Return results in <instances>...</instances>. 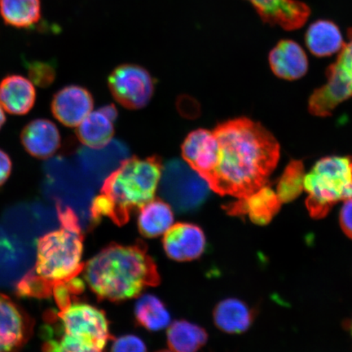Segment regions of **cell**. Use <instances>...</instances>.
Listing matches in <instances>:
<instances>
[{
  "instance_id": "6da1fadb",
  "label": "cell",
  "mask_w": 352,
  "mask_h": 352,
  "mask_svg": "<svg viewBox=\"0 0 352 352\" xmlns=\"http://www.w3.org/2000/svg\"><path fill=\"white\" fill-rule=\"evenodd\" d=\"M182 155L213 191L244 198L266 186L278 164L280 144L265 127L240 118L212 131L191 132Z\"/></svg>"
},
{
  "instance_id": "7a4b0ae2",
  "label": "cell",
  "mask_w": 352,
  "mask_h": 352,
  "mask_svg": "<svg viewBox=\"0 0 352 352\" xmlns=\"http://www.w3.org/2000/svg\"><path fill=\"white\" fill-rule=\"evenodd\" d=\"M83 270L87 283L96 296L112 302L135 298L160 283L156 264L142 243L110 245Z\"/></svg>"
},
{
  "instance_id": "3957f363",
  "label": "cell",
  "mask_w": 352,
  "mask_h": 352,
  "mask_svg": "<svg viewBox=\"0 0 352 352\" xmlns=\"http://www.w3.org/2000/svg\"><path fill=\"white\" fill-rule=\"evenodd\" d=\"M160 158L145 160L131 157L123 161L105 179L100 193L109 198L113 205L111 219L118 226L129 221L132 211L142 209L154 199L162 173Z\"/></svg>"
},
{
  "instance_id": "277c9868",
  "label": "cell",
  "mask_w": 352,
  "mask_h": 352,
  "mask_svg": "<svg viewBox=\"0 0 352 352\" xmlns=\"http://www.w3.org/2000/svg\"><path fill=\"white\" fill-rule=\"evenodd\" d=\"M81 227L61 226L37 241L36 263L32 274L50 294L56 286L76 278L85 263L81 262Z\"/></svg>"
},
{
  "instance_id": "5b68a950",
  "label": "cell",
  "mask_w": 352,
  "mask_h": 352,
  "mask_svg": "<svg viewBox=\"0 0 352 352\" xmlns=\"http://www.w3.org/2000/svg\"><path fill=\"white\" fill-rule=\"evenodd\" d=\"M57 338H48L44 352H103L110 338L102 311L81 302L60 309Z\"/></svg>"
},
{
  "instance_id": "8992f818",
  "label": "cell",
  "mask_w": 352,
  "mask_h": 352,
  "mask_svg": "<svg viewBox=\"0 0 352 352\" xmlns=\"http://www.w3.org/2000/svg\"><path fill=\"white\" fill-rule=\"evenodd\" d=\"M305 190L311 217H324L338 202L352 197V157L321 158L306 174Z\"/></svg>"
},
{
  "instance_id": "52a82bcc",
  "label": "cell",
  "mask_w": 352,
  "mask_h": 352,
  "mask_svg": "<svg viewBox=\"0 0 352 352\" xmlns=\"http://www.w3.org/2000/svg\"><path fill=\"white\" fill-rule=\"evenodd\" d=\"M162 197L179 211L195 210L204 202L210 186L186 162H168L162 170L160 179Z\"/></svg>"
},
{
  "instance_id": "ba28073f",
  "label": "cell",
  "mask_w": 352,
  "mask_h": 352,
  "mask_svg": "<svg viewBox=\"0 0 352 352\" xmlns=\"http://www.w3.org/2000/svg\"><path fill=\"white\" fill-rule=\"evenodd\" d=\"M108 85L114 99L131 109L146 107L154 90L151 74L142 66L135 65L118 66L110 74Z\"/></svg>"
},
{
  "instance_id": "9c48e42d",
  "label": "cell",
  "mask_w": 352,
  "mask_h": 352,
  "mask_svg": "<svg viewBox=\"0 0 352 352\" xmlns=\"http://www.w3.org/2000/svg\"><path fill=\"white\" fill-rule=\"evenodd\" d=\"M94 98L86 88L69 85L57 91L52 98L51 109L54 116L63 125L78 126L94 109Z\"/></svg>"
},
{
  "instance_id": "30bf717a",
  "label": "cell",
  "mask_w": 352,
  "mask_h": 352,
  "mask_svg": "<svg viewBox=\"0 0 352 352\" xmlns=\"http://www.w3.org/2000/svg\"><path fill=\"white\" fill-rule=\"evenodd\" d=\"M164 246L166 254L173 261H191L204 254L206 237L195 224L179 223L165 233Z\"/></svg>"
},
{
  "instance_id": "8fae6325",
  "label": "cell",
  "mask_w": 352,
  "mask_h": 352,
  "mask_svg": "<svg viewBox=\"0 0 352 352\" xmlns=\"http://www.w3.org/2000/svg\"><path fill=\"white\" fill-rule=\"evenodd\" d=\"M281 204L276 192L266 184L252 195L228 205L226 210L232 215L248 214L253 223L265 226L278 213Z\"/></svg>"
},
{
  "instance_id": "7c38bea8",
  "label": "cell",
  "mask_w": 352,
  "mask_h": 352,
  "mask_svg": "<svg viewBox=\"0 0 352 352\" xmlns=\"http://www.w3.org/2000/svg\"><path fill=\"white\" fill-rule=\"evenodd\" d=\"M21 142L30 155L45 160L54 155L60 144V135L54 122L38 118L30 122L21 133Z\"/></svg>"
},
{
  "instance_id": "4fadbf2b",
  "label": "cell",
  "mask_w": 352,
  "mask_h": 352,
  "mask_svg": "<svg viewBox=\"0 0 352 352\" xmlns=\"http://www.w3.org/2000/svg\"><path fill=\"white\" fill-rule=\"evenodd\" d=\"M268 60L275 76L285 80H297L307 72L308 60L305 50L289 39L276 44L270 52Z\"/></svg>"
},
{
  "instance_id": "5bb4252c",
  "label": "cell",
  "mask_w": 352,
  "mask_h": 352,
  "mask_svg": "<svg viewBox=\"0 0 352 352\" xmlns=\"http://www.w3.org/2000/svg\"><path fill=\"white\" fill-rule=\"evenodd\" d=\"M28 333V322L20 308L10 298L0 294V352L19 349Z\"/></svg>"
},
{
  "instance_id": "9a60e30c",
  "label": "cell",
  "mask_w": 352,
  "mask_h": 352,
  "mask_svg": "<svg viewBox=\"0 0 352 352\" xmlns=\"http://www.w3.org/2000/svg\"><path fill=\"white\" fill-rule=\"evenodd\" d=\"M36 92L34 83L21 76H8L0 82V105L6 112L24 116L34 107Z\"/></svg>"
},
{
  "instance_id": "2e32d148",
  "label": "cell",
  "mask_w": 352,
  "mask_h": 352,
  "mask_svg": "<svg viewBox=\"0 0 352 352\" xmlns=\"http://www.w3.org/2000/svg\"><path fill=\"white\" fill-rule=\"evenodd\" d=\"M305 42L311 54L318 57L340 52L345 44L338 25L328 20L312 23L307 30Z\"/></svg>"
},
{
  "instance_id": "e0dca14e",
  "label": "cell",
  "mask_w": 352,
  "mask_h": 352,
  "mask_svg": "<svg viewBox=\"0 0 352 352\" xmlns=\"http://www.w3.org/2000/svg\"><path fill=\"white\" fill-rule=\"evenodd\" d=\"M253 312L245 302L239 299L230 298L220 302L214 312L217 327L222 331L241 333L252 325Z\"/></svg>"
},
{
  "instance_id": "ac0fdd59",
  "label": "cell",
  "mask_w": 352,
  "mask_h": 352,
  "mask_svg": "<svg viewBox=\"0 0 352 352\" xmlns=\"http://www.w3.org/2000/svg\"><path fill=\"white\" fill-rule=\"evenodd\" d=\"M174 215L169 204L160 199H153L140 209L138 227L142 235L156 237L173 226Z\"/></svg>"
},
{
  "instance_id": "d6986e66",
  "label": "cell",
  "mask_w": 352,
  "mask_h": 352,
  "mask_svg": "<svg viewBox=\"0 0 352 352\" xmlns=\"http://www.w3.org/2000/svg\"><path fill=\"white\" fill-rule=\"evenodd\" d=\"M114 133L113 121L98 110L91 112L77 126L79 142L91 148L99 149L107 146Z\"/></svg>"
},
{
  "instance_id": "ffe728a7",
  "label": "cell",
  "mask_w": 352,
  "mask_h": 352,
  "mask_svg": "<svg viewBox=\"0 0 352 352\" xmlns=\"http://www.w3.org/2000/svg\"><path fill=\"white\" fill-rule=\"evenodd\" d=\"M0 15L12 28H32L41 19V0H0Z\"/></svg>"
},
{
  "instance_id": "44dd1931",
  "label": "cell",
  "mask_w": 352,
  "mask_h": 352,
  "mask_svg": "<svg viewBox=\"0 0 352 352\" xmlns=\"http://www.w3.org/2000/svg\"><path fill=\"white\" fill-rule=\"evenodd\" d=\"M208 341V333L186 320L175 321L167 331V342L174 352H197Z\"/></svg>"
},
{
  "instance_id": "7402d4cb",
  "label": "cell",
  "mask_w": 352,
  "mask_h": 352,
  "mask_svg": "<svg viewBox=\"0 0 352 352\" xmlns=\"http://www.w3.org/2000/svg\"><path fill=\"white\" fill-rule=\"evenodd\" d=\"M135 314L139 324L151 331L164 329L170 322L169 311L164 302L151 294L139 298L135 305Z\"/></svg>"
},
{
  "instance_id": "603a6c76",
  "label": "cell",
  "mask_w": 352,
  "mask_h": 352,
  "mask_svg": "<svg viewBox=\"0 0 352 352\" xmlns=\"http://www.w3.org/2000/svg\"><path fill=\"white\" fill-rule=\"evenodd\" d=\"M305 169L302 162L292 160L285 167L276 186V195L281 204L296 200L305 190Z\"/></svg>"
},
{
  "instance_id": "cb8c5ba5",
  "label": "cell",
  "mask_w": 352,
  "mask_h": 352,
  "mask_svg": "<svg viewBox=\"0 0 352 352\" xmlns=\"http://www.w3.org/2000/svg\"><path fill=\"white\" fill-rule=\"evenodd\" d=\"M349 38L336 63L327 69V76L328 80L344 88L352 98V28L349 30Z\"/></svg>"
},
{
  "instance_id": "d4e9b609",
  "label": "cell",
  "mask_w": 352,
  "mask_h": 352,
  "mask_svg": "<svg viewBox=\"0 0 352 352\" xmlns=\"http://www.w3.org/2000/svg\"><path fill=\"white\" fill-rule=\"evenodd\" d=\"M28 76L34 85L41 87H50L56 78L55 65L44 61H32L28 63Z\"/></svg>"
},
{
  "instance_id": "484cf974",
  "label": "cell",
  "mask_w": 352,
  "mask_h": 352,
  "mask_svg": "<svg viewBox=\"0 0 352 352\" xmlns=\"http://www.w3.org/2000/svg\"><path fill=\"white\" fill-rule=\"evenodd\" d=\"M111 352H147V349L140 338L126 336L113 342Z\"/></svg>"
},
{
  "instance_id": "4316f807",
  "label": "cell",
  "mask_w": 352,
  "mask_h": 352,
  "mask_svg": "<svg viewBox=\"0 0 352 352\" xmlns=\"http://www.w3.org/2000/svg\"><path fill=\"white\" fill-rule=\"evenodd\" d=\"M340 221L342 231L352 239V197L344 201L340 211Z\"/></svg>"
},
{
  "instance_id": "83f0119b",
  "label": "cell",
  "mask_w": 352,
  "mask_h": 352,
  "mask_svg": "<svg viewBox=\"0 0 352 352\" xmlns=\"http://www.w3.org/2000/svg\"><path fill=\"white\" fill-rule=\"evenodd\" d=\"M12 171V161L8 154L0 149V186L6 184Z\"/></svg>"
},
{
  "instance_id": "f1b7e54d",
  "label": "cell",
  "mask_w": 352,
  "mask_h": 352,
  "mask_svg": "<svg viewBox=\"0 0 352 352\" xmlns=\"http://www.w3.org/2000/svg\"><path fill=\"white\" fill-rule=\"evenodd\" d=\"M100 111L102 112L104 116H107L112 121H116L118 117V112L116 107L112 104L107 105L100 109Z\"/></svg>"
},
{
  "instance_id": "f546056e",
  "label": "cell",
  "mask_w": 352,
  "mask_h": 352,
  "mask_svg": "<svg viewBox=\"0 0 352 352\" xmlns=\"http://www.w3.org/2000/svg\"><path fill=\"white\" fill-rule=\"evenodd\" d=\"M6 122V116L4 114L3 109L0 105V129H2V126L4 125V123Z\"/></svg>"
},
{
  "instance_id": "4dcf8cb0",
  "label": "cell",
  "mask_w": 352,
  "mask_h": 352,
  "mask_svg": "<svg viewBox=\"0 0 352 352\" xmlns=\"http://www.w3.org/2000/svg\"><path fill=\"white\" fill-rule=\"evenodd\" d=\"M157 352H174L173 351H160Z\"/></svg>"
}]
</instances>
